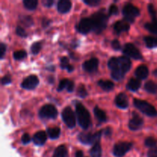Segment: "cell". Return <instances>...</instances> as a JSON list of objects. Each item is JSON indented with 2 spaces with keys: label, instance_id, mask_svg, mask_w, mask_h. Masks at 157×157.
Masks as SVG:
<instances>
[{
  "label": "cell",
  "instance_id": "obj_5",
  "mask_svg": "<svg viewBox=\"0 0 157 157\" xmlns=\"http://www.w3.org/2000/svg\"><path fill=\"white\" fill-rule=\"evenodd\" d=\"M123 15L127 21L133 22L136 17L140 15V10L131 3H127L123 9Z\"/></svg>",
  "mask_w": 157,
  "mask_h": 157
},
{
  "label": "cell",
  "instance_id": "obj_42",
  "mask_svg": "<svg viewBox=\"0 0 157 157\" xmlns=\"http://www.w3.org/2000/svg\"><path fill=\"white\" fill-rule=\"evenodd\" d=\"M1 82L2 85H7V84H11V82H12L11 77L9 76V75H6V76H4L2 78Z\"/></svg>",
  "mask_w": 157,
  "mask_h": 157
},
{
  "label": "cell",
  "instance_id": "obj_26",
  "mask_svg": "<svg viewBox=\"0 0 157 157\" xmlns=\"http://www.w3.org/2000/svg\"><path fill=\"white\" fill-rule=\"evenodd\" d=\"M48 136L51 139H57L59 137L60 134H61V130L58 127H52V128H48L47 130Z\"/></svg>",
  "mask_w": 157,
  "mask_h": 157
},
{
  "label": "cell",
  "instance_id": "obj_24",
  "mask_svg": "<svg viewBox=\"0 0 157 157\" xmlns=\"http://www.w3.org/2000/svg\"><path fill=\"white\" fill-rule=\"evenodd\" d=\"M144 89L148 93L156 94H157V83L153 82L152 81H147L145 85H144Z\"/></svg>",
  "mask_w": 157,
  "mask_h": 157
},
{
  "label": "cell",
  "instance_id": "obj_10",
  "mask_svg": "<svg viewBox=\"0 0 157 157\" xmlns=\"http://www.w3.org/2000/svg\"><path fill=\"white\" fill-rule=\"evenodd\" d=\"M77 29L78 32L81 34L89 33L90 31H93V27H92V22L90 18H84L80 21L78 25H77Z\"/></svg>",
  "mask_w": 157,
  "mask_h": 157
},
{
  "label": "cell",
  "instance_id": "obj_35",
  "mask_svg": "<svg viewBox=\"0 0 157 157\" xmlns=\"http://www.w3.org/2000/svg\"><path fill=\"white\" fill-rule=\"evenodd\" d=\"M41 49V44L40 42H35L32 44L31 47V52L33 55H37L39 53V52Z\"/></svg>",
  "mask_w": 157,
  "mask_h": 157
},
{
  "label": "cell",
  "instance_id": "obj_4",
  "mask_svg": "<svg viewBox=\"0 0 157 157\" xmlns=\"http://www.w3.org/2000/svg\"><path fill=\"white\" fill-rule=\"evenodd\" d=\"M103 133V130L92 133H81L78 135V140L80 142L84 144H95L96 143L100 142V139Z\"/></svg>",
  "mask_w": 157,
  "mask_h": 157
},
{
  "label": "cell",
  "instance_id": "obj_33",
  "mask_svg": "<svg viewBox=\"0 0 157 157\" xmlns=\"http://www.w3.org/2000/svg\"><path fill=\"white\" fill-rule=\"evenodd\" d=\"M77 94H78V96L81 98H84L87 96V92L86 90L85 87H84L83 84H81L78 87V90H77Z\"/></svg>",
  "mask_w": 157,
  "mask_h": 157
},
{
  "label": "cell",
  "instance_id": "obj_50",
  "mask_svg": "<svg viewBox=\"0 0 157 157\" xmlns=\"http://www.w3.org/2000/svg\"><path fill=\"white\" fill-rule=\"evenodd\" d=\"M51 21L50 20H48V19H43L42 21V26H44V27H46V26L49 25V24H50Z\"/></svg>",
  "mask_w": 157,
  "mask_h": 157
},
{
  "label": "cell",
  "instance_id": "obj_6",
  "mask_svg": "<svg viewBox=\"0 0 157 157\" xmlns=\"http://www.w3.org/2000/svg\"><path fill=\"white\" fill-rule=\"evenodd\" d=\"M39 116L45 119H55L58 116V110L52 104H45L40 109Z\"/></svg>",
  "mask_w": 157,
  "mask_h": 157
},
{
  "label": "cell",
  "instance_id": "obj_30",
  "mask_svg": "<svg viewBox=\"0 0 157 157\" xmlns=\"http://www.w3.org/2000/svg\"><path fill=\"white\" fill-rule=\"evenodd\" d=\"M20 21L21 23H22L24 25L29 27V26H32L33 25L34 21L33 19L31 16L29 15H23V16L20 17Z\"/></svg>",
  "mask_w": 157,
  "mask_h": 157
},
{
  "label": "cell",
  "instance_id": "obj_51",
  "mask_svg": "<svg viewBox=\"0 0 157 157\" xmlns=\"http://www.w3.org/2000/svg\"><path fill=\"white\" fill-rule=\"evenodd\" d=\"M84 156V153L81 150H78V151L76 152L75 153V157H83Z\"/></svg>",
  "mask_w": 157,
  "mask_h": 157
},
{
  "label": "cell",
  "instance_id": "obj_23",
  "mask_svg": "<svg viewBox=\"0 0 157 157\" xmlns=\"http://www.w3.org/2000/svg\"><path fill=\"white\" fill-rule=\"evenodd\" d=\"M94 113L95 117L100 122H105L107 121V115L106 113L98 107H95L94 109Z\"/></svg>",
  "mask_w": 157,
  "mask_h": 157
},
{
  "label": "cell",
  "instance_id": "obj_39",
  "mask_svg": "<svg viewBox=\"0 0 157 157\" xmlns=\"http://www.w3.org/2000/svg\"><path fill=\"white\" fill-rule=\"evenodd\" d=\"M16 34L18 35H19L20 37H22V38H25L27 37V33L25 31V29H23L21 26H17L16 27Z\"/></svg>",
  "mask_w": 157,
  "mask_h": 157
},
{
  "label": "cell",
  "instance_id": "obj_54",
  "mask_svg": "<svg viewBox=\"0 0 157 157\" xmlns=\"http://www.w3.org/2000/svg\"><path fill=\"white\" fill-rule=\"evenodd\" d=\"M83 157H85V156H83Z\"/></svg>",
  "mask_w": 157,
  "mask_h": 157
},
{
  "label": "cell",
  "instance_id": "obj_31",
  "mask_svg": "<svg viewBox=\"0 0 157 157\" xmlns=\"http://www.w3.org/2000/svg\"><path fill=\"white\" fill-rule=\"evenodd\" d=\"M145 28L151 33L157 35V21H152V22L147 23L145 25Z\"/></svg>",
  "mask_w": 157,
  "mask_h": 157
},
{
  "label": "cell",
  "instance_id": "obj_1",
  "mask_svg": "<svg viewBox=\"0 0 157 157\" xmlns=\"http://www.w3.org/2000/svg\"><path fill=\"white\" fill-rule=\"evenodd\" d=\"M93 31L97 34H100L106 29L108 21V16L106 15L104 9L93 14L90 16Z\"/></svg>",
  "mask_w": 157,
  "mask_h": 157
},
{
  "label": "cell",
  "instance_id": "obj_49",
  "mask_svg": "<svg viewBox=\"0 0 157 157\" xmlns=\"http://www.w3.org/2000/svg\"><path fill=\"white\" fill-rule=\"evenodd\" d=\"M103 133H104V135H105L106 136H111V133H112L111 128H109V127H107V129H105V130L103 131Z\"/></svg>",
  "mask_w": 157,
  "mask_h": 157
},
{
  "label": "cell",
  "instance_id": "obj_14",
  "mask_svg": "<svg viewBox=\"0 0 157 157\" xmlns=\"http://www.w3.org/2000/svg\"><path fill=\"white\" fill-rule=\"evenodd\" d=\"M115 104L121 109H126L129 106L128 98L124 93H120L115 98Z\"/></svg>",
  "mask_w": 157,
  "mask_h": 157
},
{
  "label": "cell",
  "instance_id": "obj_21",
  "mask_svg": "<svg viewBox=\"0 0 157 157\" xmlns=\"http://www.w3.org/2000/svg\"><path fill=\"white\" fill-rule=\"evenodd\" d=\"M53 157H68L67 150L65 146L61 145L55 149Z\"/></svg>",
  "mask_w": 157,
  "mask_h": 157
},
{
  "label": "cell",
  "instance_id": "obj_44",
  "mask_svg": "<svg viewBox=\"0 0 157 157\" xmlns=\"http://www.w3.org/2000/svg\"><path fill=\"white\" fill-rule=\"evenodd\" d=\"M111 46L112 48H113L114 50L116 51H118L121 49V44H120V41H118V40H113V41L111 42Z\"/></svg>",
  "mask_w": 157,
  "mask_h": 157
},
{
  "label": "cell",
  "instance_id": "obj_9",
  "mask_svg": "<svg viewBox=\"0 0 157 157\" xmlns=\"http://www.w3.org/2000/svg\"><path fill=\"white\" fill-rule=\"evenodd\" d=\"M123 52L124 55L128 58H132L133 59H141L143 58L142 55L140 52V51L133 45L131 43H127L124 45V49H123Z\"/></svg>",
  "mask_w": 157,
  "mask_h": 157
},
{
  "label": "cell",
  "instance_id": "obj_48",
  "mask_svg": "<svg viewBox=\"0 0 157 157\" xmlns=\"http://www.w3.org/2000/svg\"><path fill=\"white\" fill-rule=\"evenodd\" d=\"M53 2H54L52 0H44V1H42V5L45 7H51Z\"/></svg>",
  "mask_w": 157,
  "mask_h": 157
},
{
  "label": "cell",
  "instance_id": "obj_19",
  "mask_svg": "<svg viewBox=\"0 0 157 157\" xmlns=\"http://www.w3.org/2000/svg\"><path fill=\"white\" fill-rule=\"evenodd\" d=\"M135 75L140 80L146 79L149 75L148 67L144 64L139 66L135 71Z\"/></svg>",
  "mask_w": 157,
  "mask_h": 157
},
{
  "label": "cell",
  "instance_id": "obj_28",
  "mask_svg": "<svg viewBox=\"0 0 157 157\" xmlns=\"http://www.w3.org/2000/svg\"><path fill=\"white\" fill-rule=\"evenodd\" d=\"M23 5L25 9H29V10H34L37 8L38 1L36 0H24Z\"/></svg>",
  "mask_w": 157,
  "mask_h": 157
},
{
  "label": "cell",
  "instance_id": "obj_20",
  "mask_svg": "<svg viewBox=\"0 0 157 157\" xmlns=\"http://www.w3.org/2000/svg\"><path fill=\"white\" fill-rule=\"evenodd\" d=\"M141 86V82L136 78H131L127 84V88L131 91H136L140 89Z\"/></svg>",
  "mask_w": 157,
  "mask_h": 157
},
{
  "label": "cell",
  "instance_id": "obj_3",
  "mask_svg": "<svg viewBox=\"0 0 157 157\" xmlns=\"http://www.w3.org/2000/svg\"><path fill=\"white\" fill-rule=\"evenodd\" d=\"M133 104L138 110H140L142 113L147 115V116L156 117L157 115V110L156 108L147 101L139 99H134L133 100Z\"/></svg>",
  "mask_w": 157,
  "mask_h": 157
},
{
  "label": "cell",
  "instance_id": "obj_27",
  "mask_svg": "<svg viewBox=\"0 0 157 157\" xmlns=\"http://www.w3.org/2000/svg\"><path fill=\"white\" fill-rule=\"evenodd\" d=\"M146 45L149 48H153L157 47V37H152V36H147L144 38Z\"/></svg>",
  "mask_w": 157,
  "mask_h": 157
},
{
  "label": "cell",
  "instance_id": "obj_34",
  "mask_svg": "<svg viewBox=\"0 0 157 157\" xmlns=\"http://www.w3.org/2000/svg\"><path fill=\"white\" fill-rule=\"evenodd\" d=\"M148 11L150 12V15L152 16L153 21H157V12L156 9H155L154 6L153 4L148 5Z\"/></svg>",
  "mask_w": 157,
  "mask_h": 157
},
{
  "label": "cell",
  "instance_id": "obj_8",
  "mask_svg": "<svg viewBox=\"0 0 157 157\" xmlns=\"http://www.w3.org/2000/svg\"><path fill=\"white\" fill-rule=\"evenodd\" d=\"M133 144L129 142H120L115 144L113 149V153L116 157H123L131 149Z\"/></svg>",
  "mask_w": 157,
  "mask_h": 157
},
{
  "label": "cell",
  "instance_id": "obj_15",
  "mask_svg": "<svg viewBox=\"0 0 157 157\" xmlns=\"http://www.w3.org/2000/svg\"><path fill=\"white\" fill-rule=\"evenodd\" d=\"M118 61H119V65H118L117 69H121L125 74L130 71V67H131V61L129 59L128 57L121 56L118 58Z\"/></svg>",
  "mask_w": 157,
  "mask_h": 157
},
{
  "label": "cell",
  "instance_id": "obj_11",
  "mask_svg": "<svg viewBox=\"0 0 157 157\" xmlns=\"http://www.w3.org/2000/svg\"><path fill=\"white\" fill-rule=\"evenodd\" d=\"M38 83H39V80H38V77L35 75H30L25 78L21 86L22 88L26 89V90H32L38 86Z\"/></svg>",
  "mask_w": 157,
  "mask_h": 157
},
{
  "label": "cell",
  "instance_id": "obj_38",
  "mask_svg": "<svg viewBox=\"0 0 157 157\" xmlns=\"http://www.w3.org/2000/svg\"><path fill=\"white\" fill-rule=\"evenodd\" d=\"M70 65L69 64L68 58L67 57H62L61 58V67L62 69H67L68 66Z\"/></svg>",
  "mask_w": 157,
  "mask_h": 157
},
{
  "label": "cell",
  "instance_id": "obj_45",
  "mask_svg": "<svg viewBox=\"0 0 157 157\" xmlns=\"http://www.w3.org/2000/svg\"><path fill=\"white\" fill-rule=\"evenodd\" d=\"M147 156L157 157V147H154V148H152L151 150H149L148 153H147Z\"/></svg>",
  "mask_w": 157,
  "mask_h": 157
},
{
  "label": "cell",
  "instance_id": "obj_7",
  "mask_svg": "<svg viewBox=\"0 0 157 157\" xmlns=\"http://www.w3.org/2000/svg\"><path fill=\"white\" fill-rule=\"evenodd\" d=\"M61 117L64 121V124L67 127L72 129L75 127L76 124V120H75V113L70 107H67L63 110L61 113Z\"/></svg>",
  "mask_w": 157,
  "mask_h": 157
},
{
  "label": "cell",
  "instance_id": "obj_52",
  "mask_svg": "<svg viewBox=\"0 0 157 157\" xmlns=\"http://www.w3.org/2000/svg\"><path fill=\"white\" fill-rule=\"evenodd\" d=\"M67 71L68 72H72L74 71V67L70 64V65L68 66V67H67Z\"/></svg>",
  "mask_w": 157,
  "mask_h": 157
},
{
  "label": "cell",
  "instance_id": "obj_2",
  "mask_svg": "<svg viewBox=\"0 0 157 157\" xmlns=\"http://www.w3.org/2000/svg\"><path fill=\"white\" fill-rule=\"evenodd\" d=\"M76 115L79 125L84 130H87L90 125V115L86 107L81 103L76 104Z\"/></svg>",
  "mask_w": 157,
  "mask_h": 157
},
{
  "label": "cell",
  "instance_id": "obj_17",
  "mask_svg": "<svg viewBox=\"0 0 157 157\" xmlns=\"http://www.w3.org/2000/svg\"><path fill=\"white\" fill-rule=\"evenodd\" d=\"M115 32L117 34H121L124 32H127L130 30V25L129 23L123 21H118L113 25Z\"/></svg>",
  "mask_w": 157,
  "mask_h": 157
},
{
  "label": "cell",
  "instance_id": "obj_12",
  "mask_svg": "<svg viewBox=\"0 0 157 157\" xmlns=\"http://www.w3.org/2000/svg\"><path fill=\"white\" fill-rule=\"evenodd\" d=\"M98 64H99V61L98 58H92L88 61H86L84 62L82 67L84 71L89 73H93V72L97 71L98 67Z\"/></svg>",
  "mask_w": 157,
  "mask_h": 157
},
{
  "label": "cell",
  "instance_id": "obj_13",
  "mask_svg": "<svg viewBox=\"0 0 157 157\" xmlns=\"http://www.w3.org/2000/svg\"><path fill=\"white\" fill-rule=\"evenodd\" d=\"M144 124V120L138 114L133 113L132 119L129 121L128 127L131 130H138L142 127Z\"/></svg>",
  "mask_w": 157,
  "mask_h": 157
},
{
  "label": "cell",
  "instance_id": "obj_18",
  "mask_svg": "<svg viewBox=\"0 0 157 157\" xmlns=\"http://www.w3.org/2000/svg\"><path fill=\"white\" fill-rule=\"evenodd\" d=\"M71 9V2L69 0H61L58 3V10L60 13H67Z\"/></svg>",
  "mask_w": 157,
  "mask_h": 157
},
{
  "label": "cell",
  "instance_id": "obj_22",
  "mask_svg": "<svg viewBox=\"0 0 157 157\" xmlns=\"http://www.w3.org/2000/svg\"><path fill=\"white\" fill-rule=\"evenodd\" d=\"M90 154L91 157H101L102 150H101V146L100 142L94 144L93 147L90 150Z\"/></svg>",
  "mask_w": 157,
  "mask_h": 157
},
{
  "label": "cell",
  "instance_id": "obj_40",
  "mask_svg": "<svg viewBox=\"0 0 157 157\" xmlns=\"http://www.w3.org/2000/svg\"><path fill=\"white\" fill-rule=\"evenodd\" d=\"M84 2L89 6H97L101 3L100 0H84Z\"/></svg>",
  "mask_w": 157,
  "mask_h": 157
},
{
  "label": "cell",
  "instance_id": "obj_43",
  "mask_svg": "<svg viewBox=\"0 0 157 157\" xmlns=\"http://www.w3.org/2000/svg\"><path fill=\"white\" fill-rule=\"evenodd\" d=\"M31 141L30 136H29L28 133H24L21 136V142H22L23 144H29Z\"/></svg>",
  "mask_w": 157,
  "mask_h": 157
},
{
  "label": "cell",
  "instance_id": "obj_37",
  "mask_svg": "<svg viewBox=\"0 0 157 157\" xmlns=\"http://www.w3.org/2000/svg\"><path fill=\"white\" fill-rule=\"evenodd\" d=\"M69 80L68 79H63L61 80V81L59 82V84L58 86V91H61V90H64V88H67V84L69 83Z\"/></svg>",
  "mask_w": 157,
  "mask_h": 157
},
{
  "label": "cell",
  "instance_id": "obj_41",
  "mask_svg": "<svg viewBox=\"0 0 157 157\" xmlns=\"http://www.w3.org/2000/svg\"><path fill=\"white\" fill-rule=\"evenodd\" d=\"M118 14V8L115 5H111L109 9V15H117Z\"/></svg>",
  "mask_w": 157,
  "mask_h": 157
},
{
  "label": "cell",
  "instance_id": "obj_47",
  "mask_svg": "<svg viewBox=\"0 0 157 157\" xmlns=\"http://www.w3.org/2000/svg\"><path fill=\"white\" fill-rule=\"evenodd\" d=\"M74 88H75V83L73 81H69L68 84H67V90L69 93H71L72 91L74 90Z\"/></svg>",
  "mask_w": 157,
  "mask_h": 157
},
{
  "label": "cell",
  "instance_id": "obj_32",
  "mask_svg": "<svg viewBox=\"0 0 157 157\" xmlns=\"http://www.w3.org/2000/svg\"><path fill=\"white\" fill-rule=\"evenodd\" d=\"M27 56V53L24 50L16 51L13 53V57L15 60H22Z\"/></svg>",
  "mask_w": 157,
  "mask_h": 157
},
{
  "label": "cell",
  "instance_id": "obj_16",
  "mask_svg": "<svg viewBox=\"0 0 157 157\" xmlns=\"http://www.w3.org/2000/svg\"><path fill=\"white\" fill-rule=\"evenodd\" d=\"M47 140V134L44 131H38L34 135L33 142L38 146L44 145Z\"/></svg>",
  "mask_w": 157,
  "mask_h": 157
},
{
  "label": "cell",
  "instance_id": "obj_46",
  "mask_svg": "<svg viewBox=\"0 0 157 157\" xmlns=\"http://www.w3.org/2000/svg\"><path fill=\"white\" fill-rule=\"evenodd\" d=\"M6 52V46L4 43H1L0 44V58H2L4 57L5 53Z\"/></svg>",
  "mask_w": 157,
  "mask_h": 157
},
{
  "label": "cell",
  "instance_id": "obj_36",
  "mask_svg": "<svg viewBox=\"0 0 157 157\" xmlns=\"http://www.w3.org/2000/svg\"><path fill=\"white\" fill-rule=\"evenodd\" d=\"M157 144V140L155 138L150 136L147 137L145 140V145L148 147H156Z\"/></svg>",
  "mask_w": 157,
  "mask_h": 157
},
{
  "label": "cell",
  "instance_id": "obj_29",
  "mask_svg": "<svg viewBox=\"0 0 157 157\" xmlns=\"http://www.w3.org/2000/svg\"><path fill=\"white\" fill-rule=\"evenodd\" d=\"M124 75H125V73L121 69H116V70H113L111 71L112 78L116 81H121V79L124 78Z\"/></svg>",
  "mask_w": 157,
  "mask_h": 157
},
{
  "label": "cell",
  "instance_id": "obj_25",
  "mask_svg": "<svg viewBox=\"0 0 157 157\" xmlns=\"http://www.w3.org/2000/svg\"><path fill=\"white\" fill-rule=\"evenodd\" d=\"M98 85L105 91H110L114 87V84L112 81H104V80H101V81H98Z\"/></svg>",
  "mask_w": 157,
  "mask_h": 157
},
{
  "label": "cell",
  "instance_id": "obj_53",
  "mask_svg": "<svg viewBox=\"0 0 157 157\" xmlns=\"http://www.w3.org/2000/svg\"><path fill=\"white\" fill-rule=\"evenodd\" d=\"M153 75H154L156 77H157V69H156V70L153 71Z\"/></svg>",
  "mask_w": 157,
  "mask_h": 157
}]
</instances>
